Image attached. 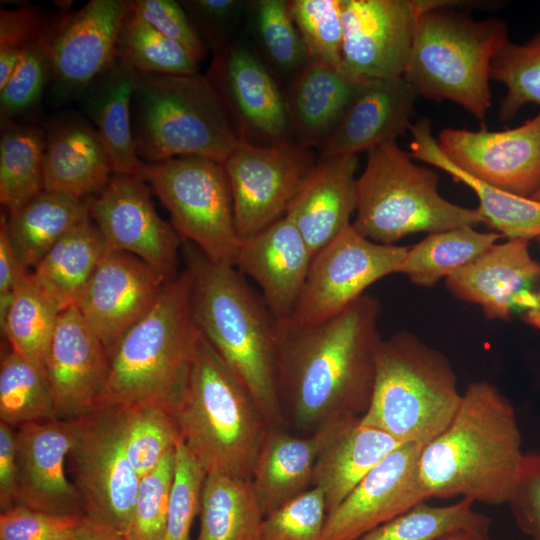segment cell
I'll return each instance as SVG.
<instances>
[{
  "instance_id": "836d02e7",
  "label": "cell",
  "mask_w": 540,
  "mask_h": 540,
  "mask_svg": "<svg viewBox=\"0 0 540 540\" xmlns=\"http://www.w3.org/2000/svg\"><path fill=\"white\" fill-rule=\"evenodd\" d=\"M108 250L105 239L90 218L62 237L31 274L39 288L62 312L78 305Z\"/></svg>"
},
{
  "instance_id": "d590c367",
  "label": "cell",
  "mask_w": 540,
  "mask_h": 540,
  "mask_svg": "<svg viewBox=\"0 0 540 540\" xmlns=\"http://www.w3.org/2000/svg\"><path fill=\"white\" fill-rule=\"evenodd\" d=\"M501 237L471 226L430 233L408 248L398 273L414 285L432 287L480 257Z\"/></svg>"
},
{
  "instance_id": "4316f807",
  "label": "cell",
  "mask_w": 540,
  "mask_h": 540,
  "mask_svg": "<svg viewBox=\"0 0 540 540\" xmlns=\"http://www.w3.org/2000/svg\"><path fill=\"white\" fill-rule=\"evenodd\" d=\"M357 155L319 159L290 203L286 215L312 255L352 224L356 210Z\"/></svg>"
},
{
  "instance_id": "f6af8a7d",
  "label": "cell",
  "mask_w": 540,
  "mask_h": 540,
  "mask_svg": "<svg viewBox=\"0 0 540 540\" xmlns=\"http://www.w3.org/2000/svg\"><path fill=\"white\" fill-rule=\"evenodd\" d=\"M287 5L309 59L343 71L341 0H292Z\"/></svg>"
},
{
  "instance_id": "d4e9b609",
  "label": "cell",
  "mask_w": 540,
  "mask_h": 540,
  "mask_svg": "<svg viewBox=\"0 0 540 540\" xmlns=\"http://www.w3.org/2000/svg\"><path fill=\"white\" fill-rule=\"evenodd\" d=\"M417 96L404 77L362 80L319 159L357 155L396 140L413 124Z\"/></svg>"
},
{
  "instance_id": "3957f363",
  "label": "cell",
  "mask_w": 540,
  "mask_h": 540,
  "mask_svg": "<svg viewBox=\"0 0 540 540\" xmlns=\"http://www.w3.org/2000/svg\"><path fill=\"white\" fill-rule=\"evenodd\" d=\"M200 332L250 392L271 429H287L276 370V318L234 265L184 242Z\"/></svg>"
},
{
  "instance_id": "83f0119b",
  "label": "cell",
  "mask_w": 540,
  "mask_h": 540,
  "mask_svg": "<svg viewBox=\"0 0 540 540\" xmlns=\"http://www.w3.org/2000/svg\"><path fill=\"white\" fill-rule=\"evenodd\" d=\"M343 420L302 436L287 429L268 431L251 478L264 517L313 486L317 458Z\"/></svg>"
},
{
  "instance_id": "7dc6e473",
  "label": "cell",
  "mask_w": 540,
  "mask_h": 540,
  "mask_svg": "<svg viewBox=\"0 0 540 540\" xmlns=\"http://www.w3.org/2000/svg\"><path fill=\"white\" fill-rule=\"evenodd\" d=\"M51 78V62L41 40L25 46L15 71L0 89L1 127L34 107Z\"/></svg>"
},
{
  "instance_id": "cb8c5ba5",
  "label": "cell",
  "mask_w": 540,
  "mask_h": 540,
  "mask_svg": "<svg viewBox=\"0 0 540 540\" xmlns=\"http://www.w3.org/2000/svg\"><path fill=\"white\" fill-rule=\"evenodd\" d=\"M312 258L298 228L284 216L241 241L235 266L258 284L273 316L282 319L294 312Z\"/></svg>"
},
{
  "instance_id": "4fadbf2b",
  "label": "cell",
  "mask_w": 540,
  "mask_h": 540,
  "mask_svg": "<svg viewBox=\"0 0 540 540\" xmlns=\"http://www.w3.org/2000/svg\"><path fill=\"white\" fill-rule=\"evenodd\" d=\"M408 248L373 242L349 225L313 256L289 317L314 323L336 314L376 281L398 273Z\"/></svg>"
},
{
  "instance_id": "7a4b0ae2",
  "label": "cell",
  "mask_w": 540,
  "mask_h": 540,
  "mask_svg": "<svg viewBox=\"0 0 540 540\" xmlns=\"http://www.w3.org/2000/svg\"><path fill=\"white\" fill-rule=\"evenodd\" d=\"M523 456L514 407L492 383L474 381L448 426L423 446L419 475L429 499L507 504Z\"/></svg>"
},
{
  "instance_id": "bcb514c9",
  "label": "cell",
  "mask_w": 540,
  "mask_h": 540,
  "mask_svg": "<svg viewBox=\"0 0 540 540\" xmlns=\"http://www.w3.org/2000/svg\"><path fill=\"white\" fill-rule=\"evenodd\" d=\"M175 448L140 479L127 540H162L175 474Z\"/></svg>"
},
{
  "instance_id": "6125c7cd",
  "label": "cell",
  "mask_w": 540,
  "mask_h": 540,
  "mask_svg": "<svg viewBox=\"0 0 540 540\" xmlns=\"http://www.w3.org/2000/svg\"><path fill=\"white\" fill-rule=\"evenodd\" d=\"M532 199L540 201V190L532 197Z\"/></svg>"
},
{
  "instance_id": "44dd1931",
  "label": "cell",
  "mask_w": 540,
  "mask_h": 540,
  "mask_svg": "<svg viewBox=\"0 0 540 540\" xmlns=\"http://www.w3.org/2000/svg\"><path fill=\"white\" fill-rule=\"evenodd\" d=\"M109 361L106 348L78 307L62 311L44 364L57 419L74 420L96 406Z\"/></svg>"
},
{
  "instance_id": "8fae6325",
  "label": "cell",
  "mask_w": 540,
  "mask_h": 540,
  "mask_svg": "<svg viewBox=\"0 0 540 540\" xmlns=\"http://www.w3.org/2000/svg\"><path fill=\"white\" fill-rule=\"evenodd\" d=\"M74 422L68 457L84 513L126 537L140 477L125 449L123 407L95 406Z\"/></svg>"
},
{
  "instance_id": "ffe728a7",
  "label": "cell",
  "mask_w": 540,
  "mask_h": 540,
  "mask_svg": "<svg viewBox=\"0 0 540 540\" xmlns=\"http://www.w3.org/2000/svg\"><path fill=\"white\" fill-rule=\"evenodd\" d=\"M165 282L136 256L108 250L77 305L109 357L123 335L155 304Z\"/></svg>"
},
{
  "instance_id": "5bb4252c",
  "label": "cell",
  "mask_w": 540,
  "mask_h": 540,
  "mask_svg": "<svg viewBox=\"0 0 540 540\" xmlns=\"http://www.w3.org/2000/svg\"><path fill=\"white\" fill-rule=\"evenodd\" d=\"M437 0H341L342 70L358 80L403 77L417 20Z\"/></svg>"
},
{
  "instance_id": "f35d334b",
  "label": "cell",
  "mask_w": 540,
  "mask_h": 540,
  "mask_svg": "<svg viewBox=\"0 0 540 540\" xmlns=\"http://www.w3.org/2000/svg\"><path fill=\"white\" fill-rule=\"evenodd\" d=\"M490 525L470 499L443 506L423 501L357 540H437L457 532L488 534Z\"/></svg>"
},
{
  "instance_id": "4dcf8cb0",
  "label": "cell",
  "mask_w": 540,
  "mask_h": 540,
  "mask_svg": "<svg viewBox=\"0 0 540 540\" xmlns=\"http://www.w3.org/2000/svg\"><path fill=\"white\" fill-rule=\"evenodd\" d=\"M399 445L385 432L362 423L361 417L341 421L321 450L313 474L312 487L323 492L327 512Z\"/></svg>"
},
{
  "instance_id": "91938a15",
  "label": "cell",
  "mask_w": 540,
  "mask_h": 540,
  "mask_svg": "<svg viewBox=\"0 0 540 540\" xmlns=\"http://www.w3.org/2000/svg\"><path fill=\"white\" fill-rule=\"evenodd\" d=\"M23 50L0 49V89L15 71Z\"/></svg>"
},
{
  "instance_id": "ac0fdd59",
  "label": "cell",
  "mask_w": 540,
  "mask_h": 540,
  "mask_svg": "<svg viewBox=\"0 0 540 540\" xmlns=\"http://www.w3.org/2000/svg\"><path fill=\"white\" fill-rule=\"evenodd\" d=\"M530 240L507 239L445 279L457 299L477 304L489 319L521 315L540 329V263L530 253Z\"/></svg>"
},
{
  "instance_id": "11a10c76",
  "label": "cell",
  "mask_w": 540,
  "mask_h": 540,
  "mask_svg": "<svg viewBox=\"0 0 540 540\" xmlns=\"http://www.w3.org/2000/svg\"><path fill=\"white\" fill-rule=\"evenodd\" d=\"M44 28V19L36 7L1 9L0 49L23 50L41 38Z\"/></svg>"
},
{
  "instance_id": "680465c9",
  "label": "cell",
  "mask_w": 540,
  "mask_h": 540,
  "mask_svg": "<svg viewBox=\"0 0 540 540\" xmlns=\"http://www.w3.org/2000/svg\"><path fill=\"white\" fill-rule=\"evenodd\" d=\"M66 540H127L118 531L84 515L81 523Z\"/></svg>"
},
{
  "instance_id": "be15d7a7",
  "label": "cell",
  "mask_w": 540,
  "mask_h": 540,
  "mask_svg": "<svg viewBox=\"0 0 540 540\" xmlns=\"http://www.w3.org/2000/svg\"><path fill=\"white\" fill-rule=\"evenodd\" d=\"M537 242H538V244H539V246H540V238L537 239Z\"/></svg>"
},
{
  "instance_id": "ee69618b",
  "label": "cell",
  "mask_w": 540,
  "mask_h": 540,
  "mask_svg": "<svg viewBox=\"0 0 540 540\" xmlns=\"http://www.w3.org/2000/svg\"><path fill=\"white\" fill-rule=\"evenodd\" d=\"M490 78L507 88L500 103L502 121L513 119L527 103L540 105V34L524 44L508 40L492 61Z\"/></svg>"
},
{
  "instance_id": "b9f144b4",
  "label": "cell",
  "mask_w": 540,
  "mask_h": 540,
  "mask_svg": "<svg viewBox=\"0 0 540 540\" xmlns=\"http://www.w3.org/2000/svg\"><path fill=\"white\" fill-rule=\"evenodd\" d=\"M123 407L127 456L140 479L174 449L181 436L175 414L166 407L142 402Z\"/></svg>"
},
{
  "instance_id": "6f0895ef",
  "label": "cell",
  "mask_w": 540,
  "mask_h": 540,
  "mask_svg": "<svg viewBox=\"0 0 540 540\" xmlns=\"http://www.w3.org/2000/svg\"><path fill=\"white\" fill-rule=\"evenodd\" d=\"M17 431L0 422V510L15 505L17 485Z\"/></svg>"
},
{
  "instance_id": "ab89813d",
  "label": "cell",
  "mask_w": 540,
  "mask_h": 540,
  "mask_svg": "<svg viewBox=\"0 0 540 540\" xmlns=\"http://www.w3.org/2000/svg\"><path fill=\"white\" fill-rule=\"evenodd\" d=\"M60 313L30 271L14 292L1 330L11 349L44 366Z\"/></svg>"
},
{
  "instance_id": "f546056e",
  "label": "cell",
  "mask_w": 540,
  "mask_h": 540,
  "mask_svg": "<svg viewBox=\"0 0 540 540\" xmlns=\"http://www.w3.org/2000/svg\"><path fill=\"white\" fill-rule=\"evenodd\" d=\"M361 81L309 59L283 93L289 126L297 142L309 148L322 147L344 116Z\"/></svg>"
},
{
  "instance_id": "74e56055",
  "label": "cell",
  "mask_w": 540,
  "mask_h": 540,
  "mask_svg": "<svg viewBox=\"0 0 540 540\" xmlns=\"http://www.w3.org/2000/svg\"><path fill=\"white\" fill-rule=\"evenodd\" d=\"M0 419L14 428L57 419L44 366L13 349L0 364Z\"/></svg>"
},
{
  "instance_id": "5b68a950",
  "label": "cell",
  "mask_w": 540,
  "mask_h": 540,
  "mask_svg": "<svg viewBox=\"0 0 540 540\" xmlns=\"http://www.w3.org/2000/svg\"><path fill=\"white\" fill-rule=\"evenodd\" d=\"M175 417L182 442L206 473L251 480L271 428L248 389L201 332L186 396Z\"/></svg>"
},
{
  "instance_id": "60d3db41",
  "label": "cell",
  "mask_w": 540,
  "mask_h": 540,
  "mask_svg": "<svg viewBox=\"0 0 540 540\" xmlns=\"http://www.w3.org/2000/svg\"><path fill=\"white\" fill-rule=\"evenodd\" d=\"M116 56L137 73L193 75L198 61L180 44L166 37L147 23L128 1L117 46Z\"/></svg>"
},
{
  "instance_id": "c3c4849f",
  "label": "cell",
  "mask_w": 540,
  "mask_h": 540,
  "mask_svg": "<svg viewBox=\"0 0 540 540\" xmlns=\"http://www.w3.org/2000/svg\"><path fill=\"white\" fill-rule=\"evenodd\" d=\"M206 474L180 439L175 448V474L162 540H189L194 518L200 511Z\"/></svg>"
},
{
  "instance_id": "e7e4bbea",
  "label": "cell",
  "mask_w": 540,
  "mask_h": 540,
  "mask_svg": "<svg viewBox=\"0 0 540 540\" xmlns=\"http://www.w3.org/2000/svg\"><path fill=\"white\" fill-rule=\"evenodd\" d=\"M540 34V33H539Z\"/></svg>"
},
{
  "instance_id": "9c48e42d",
  "label": "cell",
  "mask_w": 540,
  "mask_h": 540,
  "mask_svg": "<svg viewBox=\"0 0 540 540\" xmlns=\"http://www.w3.org/2000/svg\"><path fill=\"white\" fill-rule=\"evenodd\" d=\"M438 181L437 173L416 164L396 140L372 148L356 181L353 228L373 242L392 245L413 233L484 224L478 208L445 199Z\"/></svg>"
},
{
  "instance_id": "d6a6232c",
  "label": "cell",
  "mask_w": 540,
  "mask_h": 540,
  "mask_svg": "<svg viewBox=\"0 0 540 540\" xmlns=\"http://www.w3.org/2000/svg\"><path fill=\"white\" fill-rule=\"evenodd\" d=\"M4 217L9 240L28 271H32L62 237L91 218L87 199L46 190Z\"/></svg>"
},
{
  "instance_id": "7c38bea8",
  "label": "cell",
  "mask_w": 540,
  "mask_h": 540,
  "mask_svg": "<svg viewBox=\"0 0 540 540\" xmlns=\"http://www.w3.org/2000/svg\"><path fill=\"white\" fill-rule=\"evenodd\" d=\"M316 163L310 148L298 142L285 140L264 146L240 140L223 166L241 241L286 215Z\"/></svg>"
},
{
  "instance_id": "f1b7e54d",
  "label": "cell",
  "mask_w": 540,
  "mask_h": 540,
  "mask_svg": "<svg viewBox=\"0 0 540 540\" xmlns=\"http://www.w3.org/2000/svg\"><path fill=\"white\" fill-rule=\"evenodd\" d=\"M136 77L137 72L115 56L78 99L104 144L114 174L143 179L145 163L136 152L131 114Z\"/></svg>"
},
{
  "instance_id": "d6986e66",
  "label": "cell",
  "mask_w": 540,
  "mask_h": 540,
  "mask_svg": "<svg viewBox=\"0 0 540 540\" xmlns=\"http://www.w3.org/2000/svg\"><path fill=\"white\" fill-rule=\"evenodd\" d=\"M423 446L401 444L372 468L328 513L323 540H357L427 501L418 465Z\"/></svg>"
},
{
  "instance_id": "7402d4cb",
  "label": "cell",
  "mask_w": 540,
  "mask_h": 540,
  "mask_svg": "<svg viewBox=\"0 0 540 540\" xmlns=\"http://www.w3.org/2000/svg\"><path fill=\"white\" fill-rule=\"evenodd\" d=\"M207 77L241 137L246 127L275 143L285 141L290 126L284 94L253 49L228 43L215 53Z\"/></svg>"
},
{
  "instance_id": "db71d44e",
  "label": "cell",
  "mask_w": 540,
  "mask_h": 540,
  "mask_svg": "<svg viewBox=\"0 0 540 540\" xmlns=\"http://www.w3.org/2000/svg\"><path fill=\"white\" fill-rule=\"evenodd\" d=\"M180 4L197 22L215 53L227 45L231 30L246 6V2L236 0H191Z\"/></svg>"
},
{
  "instance_id": "1f68e13d",
  "label": "cell",
  "mask_w": 540,
  "mask_h": 540,
  "mask_svg": "<svg viewBox=\"0 0 540 540\" xmlns=\"http://www.w3.org/2000/svg\"><path fill=\"white\" fill-rule=\"evenodd\" d=\"M409 132L411 157L444 171L473 190L485 225L507 239L540 238V201L500 191L460 170L441 151L428 119L413 123Z\"/></svg>"
},
{
  "instance_id": "8992f818",
  "label": "cell",
  "mask_w": 540,
  "mask_h": 540,
  "mask_svg": "<svg viewBox=\"0 0 540 540\" xmlns=\"http://www.w3.org/2000/svg\"><path fill=\"white\" fill-rule=\"evenodd\" d=\"M437 0L417 20L403 77L417 95L450 101L483 121L491 106L490 69L508 41L506 24L478 20Z\"/></svg>"
},
{
  "instance_id": "ba28073f",
  "label": "cell",
  "mask_w": 540,
  "mask_h": 540,
  "mask_svg": "<svg viewBox=\"0 0 540 540\" xmlns=\"http://www.w3.org/2000/svg\"><path fill=\"white\" fill-rule=\"evenodd\" d=\"M138 157L200 156L224 163L242 137L207 75L137 73L131 104Z\"/></svg>"
},
{
  "instance_id": "30bf717a",
  "label": "cell",
  "mask_w": 540,
  "mask_h": 540,
  "mask_svg": "<svg viewBox=\"0 0 540 540\" xmlns=\"http://www.w3.org/2000/svg\"><path fill=\"white\" fill-rule=\"evenodd\" d=\"M142 177L168 210L183 242L195 245L214 261L235 266L241 240L222 163L179 156L145 163Z\"/></svg>"
},
{
  "instance_id": "52a82bcc",
  "label": "cell",
  "mask_w": 540,
  "mask_h": 540,
  "mask_svg": "<svg viewBox=\"0 0 540 540\" xmlns=\"http://www.w3.org/2000/svg\"><path fill=\"white\" fill-rule=\"evenodd\" d=\"M447 357L408 331L382 339L371 400L362 423L400 444L425 445L450 423L461 402Z\"/></svg>"
},
{
  "instance_id": "7bdbcfd3",
  "label": "cell",
  "mask_w": 540,
  "mask_h": 540,
  "mask_svg": "<svg viewBox=\"0 0 540 540\" xmlns=\"http://www.w3.org/2000/svg\"><path fill=\"white\" fill-rule=\"evenodd\" d=\"M251 7L254 33L270 66L294 77L307 65L309 55L287 1L259 0Z\"/></svg>"
},
{
  "instance_id": "9f6ffc18",
  "label": "cell",
  "mask_w": 540,
  "mask_h": 540,
  "mask_svg": "<svg viewBox=\"0 0 540 540\" xmlns=\"http://www.w3.org/2000/svg\"><path fill=\"white\" fill-rule=\"evenodd\" d=\"M30 271L21 264L7 234L4 214L0 221V321L5 317L14 292Z\"/></svg>"
},
{
  "instance_id": "484cf974",
  "label": "cell",
  "mask_w": 540,
  "mask_h": 540,
  "mask_svg": "<svg viewBox=\"0 0 540 540\" xmlns=\"http://www.w3.org/2000/svg\"><path fill=\"white\" fill-rule=\"evenodd\" d=\"M45 131L43 187L77 198L101 193L114 172L104 144L80 113L55 117Z\"/></svg>"
},
{
  "instance_id": "8d00e7d4",
  "label": "cell",
  "mask_w": 540,
  "mask_h": 540,
  "mask_svg": "<svg viewBox=\"0 0 540 540\" xmlns=\"http://www.w3.org/2000/svg\"><path fill=\"white\" fill-rule=\"evenodd\" d=\"M45 131L32 125L1 127L0 202L15 213L44 190Z\"/></svg>"
},
{
  "instance_id": "277c9868",
  "label": "cell",
  "mask_w": 540,
  "mask_h": 540,
  "mask_svg": "<svg viewBox=\"0 0 540 540\" xmlns=\"http://www.w3.org/2000/svg\"><path fill=\"white\" fill-rule=\"evenodd\" d=\"M192 285L185 268L164 284L150 311L123 335L110 354L96 406L153 402L176 413L186 396L200 336Z\"/></svg>"
},
{
  "instance_id": "e0dca14e",
  "label": "cell",
  "mask_w": 540,
  "mask_h": 540,
  "mask_svg": "<svg viewBox=\"0 0 540 540\" xmlns=\"http://www.w3.org/2000/svg\"><path fill=\"white\" fill-rule=\"evenodd\" d=\"M437 142L450 162L490 187L525 198L540 190V112L502 131L445 128Z\"/></svg>"
},
{
  "instance_id": "816d5d0a",
  "label": "cell",
  "mask_w": 540,
  "mask_h": 540,
  "mask_svg": "<svg viewBox=\"0 0 540 540\" xmlns=\"http://www.w3.org/2000/svg\"><path fill=\"white\" fill-rule=\"evenodd\" d=\"M131 7L160 33L183 46L198 62L206 55V44L180 2L133 0Z\"/></svg>"
},
{
  "instance_id": "603a6c76",
  "label": "cell",
  "mask_w": 540,
  "mask_h": 540,
  "mask_svg": "<svg viewBox=\"0 0 540 540\" xmlns=\"http://www.w3.org/2000/svg\"><path fill=\"white\" fill-rule=\"evenodd\" d=\"M17 431L15 505L57 514H85L65 473L75 437L74 420L28 423Z\"/></svg>"
},
{
  "instance_id": "94428289",
  "label": "cell",
  "mask_w": 540,
  "mask_h": 540,
  "mask_svg": "<svg viewBox=\"0 0 540 540\" xmlns=\"http://www.w3.org/2000/svg\"><path fill=\"white\" fill-rule=\"evenodd\" d=\"M437 540H492L488 534L457 532L443 536Z\"/></svg>"
},
{
  "instance_id": "f907efd6",
  "label": "cell",
  "mask_w": 540,
  "mask_h": 540,
  "mask_svg": "<svg viewBox=\"0 0 540 540\" xmlns=\"http://www.w3.org/2000/svg\"><path fill=\"white\" fill-rule=\"evenodd\" d=\"M85 514H57L14 505L0 515V540H66Z\"/></svg>"
},
{
  "instance_id": "e575fe53",
  "label": "cell",
  "mask_w": 540,
  "mask_h": 540,
  "mask_svg": "<svg viewBox=\"0 0 540 540\" xmlns=\"http://www.w3.org/2000/svg\"><path fill=\"white\" fill-rule=\"evenodd\" d=\"M196 540H260L264 514L251 480L206 474Z\"/></svg>"
},
{
  "instance_id": "2e32d148",
  "label": "cell",
  "mask_w": 540,
  "mask_h": 540,
  "mask_svg": "<svg viewBox=\"0 0 540 540\" xmlns=\"http://www.w3.org/2000/svg\"><path fill=\"white\" fill-rule=\"evenodd\" d=\"M126 0H90L45 27L40 38L52 67L53 91L59 100L79 98L113 61Z\"/></svg>"
},
{
  "instance_id": "9a60e30c",
  "label": "cell",
  "mask_w": 540,
  "mask_h": 540,
  "mask_svg": "<svg viewBox=\"0 0 540 540\" xmlns=\"http://www.w3.org/2000/svg\"><path fill=\"white\" fill-rule=\"evenodd\" d=\"M87 201L90 217L109 250L136 256L165 283L178 275L177 257L183 241L155 210L145 180L113 174L106 188Z\"/></svg>"
},
{
  "instance_id": "681fc988",
  "label": "cell",
  "mask_w": 540,
  "mask_h": 540,
  "mask_svg": "<svg viewBox=\"0 0 540 540\" xmlns=\"http://www.w3.org/2000/svg\"><path fill=\"white\" fill-rule=\"evenodd\" d=\"M327 515L323 492L311 487L264 517L260 540H323Z\"/></svg>"
},
{
  "instance_id": "6da1fadb",
  "label": "cell",
  "mask_w": 540,
  "mask_h": 540,
  "mask_svg": "<svg viewBox=\"0 0 540 540\" xmlns=\"http://www.w3.org/2000/svg\"><path fill=\"white\" fill-rule=\"evenodd\" d=\"M382 305L364 294L314 323L276 319L277 390L288 426L303 435L362 417L375 382Z\"/></svg>"
},
{
  "instance_id": "f5cc1de1",
  "label": "cell",
  "mask_w": 540,
  "mask_h": 540,
  "mask_svg": "<svg viewBox=\"0 0 540 540\" xmlns=\"http://www.w3.org/2000/svg\"><path fill=\"white\" fill-rule=\"evenodd\" d=\"M507 504L518 528L540 540V451L524 453Z\"/></svg>"
}]
</instances>
